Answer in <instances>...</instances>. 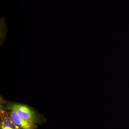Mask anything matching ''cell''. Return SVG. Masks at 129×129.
I'll return each mask as SVG.
<instances>
[{"instance_id": "cell-1", "label": "cell", "mask_w": 129, "mask_h": 129, "mask_svg": "<svg viewBox=\"0 0 129 129\" xmlns=\"http://www.w3.org/2000/svg\"><path fill=\"white\" fill-rule=\"evenodd\" d=\"M7 108L9 110L16 111L21 117L32 124L35 125L40 122L36 113L28 106L22 104L9 103Z\"/></svg>"}, {"instance_id": "cell-2", "label": "cell", "mask_w": 129, "mask_h": 129, "mask_svg": "<svg viewBox=\"0 0 129 129\" xmlns=\"http://www.w3.org/2000/svg\"><path fill=\"white\" fill-rule=\"evenodd\" d=\"M13 122L22 129H34L36 125L30 123L21 117L16 111L10 110L8 112Z\"/></svg>"}, {"instance_id": "cell-3", "label": "cell", "mask_w": 129, "mask_h": 129, "mask_svg": "<svg viewBox=\"0 0 129 129\" xmlns=\"http://www.w3.org/2000/svg\"><path fill=\"white\" fill-rule=\"evenodd\" d=\"M0 129H22L15 123L8 113L1 111Z\"/></svg>"}, {"instance_id": "cell-4", "label": "cell", "mask_w": 129, "mask_h": 129, "mask_svg": "<svg viewBox=\"0 0 129 129\" xmlns=\"http://www.w3.org/2000/svg\"><path fill=\"white\" fill-rule=\"evenodd\" d=\"M7 30L5 18L1 19V46L5 43L7 36Z\"/></svg>"}]
</instances>
